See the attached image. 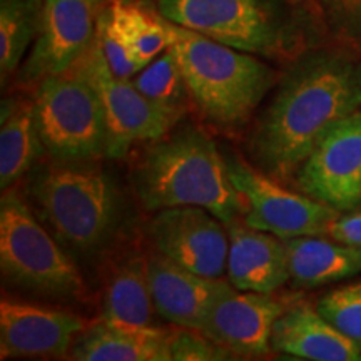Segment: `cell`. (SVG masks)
<instances>
[{
  "label": "cell",
  "mask_w": 361,
  "mask_h": 361,
  "mask_svg": "<svg viewBox=\"0 0 361 361\" xmlns=\"http://www.w3.org/2000/svg\"><path fill=\"white\" fill-rule=\"evenodd\" d=\"M44 0H0V78L8 75L24 61L30 44L42 27Z\"/></svg>",
  "instance_id": "22"
},
{
  "label": "cell",
  "mask_w": 361,
  "mask_h": 361,
  "mask_svg": "<svg viewBox=\"0 0 361 361\" xmlns=\"http://www.w3.org/2000/svg\"><path fill=\"white\" fill-rule=\"evenodd\" d=\"M238 358L233 351L197 329L179 328L171 335V361H219Z\"/></svg>",
  "instance_id": "26"
},
{
  "label": "cell",
  "mask_w": 361,
  "mask_h": 361,
  "mask_svg": "<svg viewBox=\"0 0 361 361\" xmlns=\"http://www.w3.org/2000/svg\"><path fill=\"white\" fill-rule=\"evenodd\" d=\"M154 311L147 258L139 252H129L107 278L101 319L129 326H152Z\"/></svg>",
  "instance_id": "21"
},
{
  "label": "cell",
  "mask_w": 361,
  "mask_h": 361,
  "mask_svg": "<svg viewBox=\"0 0 361 361\" xmlns=\"http://www.w3.org/2000/svg\"><path fill=\"white\" fill-rule=\"evenodd\" d=\"M223 221L197 206L157 211L149 224L154 250L206 278H221L228 266L229 236Z\"/></svg>",
  "instance_id": "12"
},
{
  "label": "cell",
  "mask_w": 361,
  "mask_h": 361,
  "mask_svg": "<svg viewBox=\"0 0 361 361\" xmlns=\"http://www.w3.org/2000/svg\"><path fill=\"white\" fill-rule=\"evenodd\" d=\"M96 37L99 40V44H101L107 66L111 67V71L114 72L117 78L130 79L134 78L139 71L144 69V67L137 62V59L134 57L133 51L128 47V44L121 39V35L117 34L114 27H112L109 17H107L106 13V7H104L101 16H99Z\"/></svg>",
  "instance_id": "27"
},
{
  "label": "cell",
  "mask_w": 361,
  "mask_h": 361,
  "mask_svg": "<svg viewBox=\"0 0 361 361\" xmlns=\"http://www.w3.org/2000/svg\"><path fill=\"white\" fill-rule=\"evenodd\" d=\"M29 194L54 236L75 255L102 250L119 228V191L96 161L40 166L30 176Z\"/></svg>",
  "instance_id": "4"
},
{
  "label": "cell",
  "mask_w": 361,
  "mask_h": 361,
  "mask_svg": "<svg viewBox=\"0 0 361 361\" xmlns=\"http://www.w3.org/2000/svg\"><path fill=\"white\" fill-rule=\"evenodd\" d=\"M106 13L121 39L128 44L142 67L169 47V37L159 17H152L128 0H112Z\"/></svg>",
  "instance_id": "23"
},
{
  "label": "cell",
  "mask_w": 361,
  "mask_h": 361,
  "mask_svg": "<svg viewBox=\"0 0 361 361\" xmlns=\"http://www.w3.org/2000/svg\"><path fill=\"white\" fill-rule=\"evenodd\" d=\"M271 351L311 361H360L361 346L306 303L290 305L271 331Z\"/></svg>",
  "instance_id": "17"
},
{
  "label": "cell",
  "mask_w": 361,
  "mask_h": 361,
  "mask_svg": "<svg viewBox=\"0 0 361 361\" xmlns=\"http://www.w3.org/2000/svg\"><path fill=\"white\" fill-rule=\"evenodd\" d=\"M85 323L67 311L13 300L0 303V355L6 358H61Z\"/></svg>",
  "instance_id": "14"
},
{
  "label": "cell",
  "mask_w": 361,
  "mask_h": 361,
  "mask_svg": "<svg viewBox=\"0 0 361 361\" xmlns=\"http://www.w3.org/2000/svg\"><path fill=\"white\" fill-rule=\"evenodd\" d=\"M228 279L236 290L274 293L290 281L284 239L236 221L228 224Z\"/></svg>",
  "instance_id": "16"
},
{
  "label": "cell",
  "mask_w": 361,
  "mask_h": 361,
  "mask_svg": "<svg viewBox=\"0 0 361 361\" xmlns=\"http://www.w3.org/2000/svg\"><path fill=\"white\" fill-rule=\"evenodd\" d=\"M290 279L296 286L314 288L361 273V246L319 236L284 239Z\"/></svg>",
  "instance_id": "19"
},
{
  "label": "cell",
  "mask_w": 361,
  "mask_h": 361,
  "mask_svg": "<svg viewBox=\"0 0 361 361\" xmlns=\"http://www.w3.org/2000/svg\"><path fill=\"white\" fill-rule=\"evenodd\" d=\"M147 274L156 313L178 328L200 331L207 310L231 283L192 273L162 252L147 256Z\"/></svg>",
  "instance_id": "15"
},
{
  "label": "cell",
  "mask_w": 361,
  "mask_h": 361,
  "mask_svg": "<svg viewBox=\"0 0 361 361\" xmlns=\"http://www.w3.org/2000/svg\"><path fill=\"white\" fill-rule=\"evenodd\" d=\"M318 313L361 346V281L329 290L316 303Z\"/></svg>",
  "instance_id": "25"
},
{
  "label": "cell",
  "mask_w": 361,
  "mask_h": 361,
  "mask_svg": "<svg viewBox=\"0 0 361 361\" xmlns=\"http://www.w3.org/2000/svg\"><path fill=\"white\" fill-rule=\"evenodd\" d=\"M133 183L149 211L197 206L231 224L246 207L214 141L191 124L157 139L135 166Z\"/></svg>",
  "instance_id": "2"
},
{
  "label": "cell",
  "mask_w": 361,
  "mask_h": 361,
  "mask_svg": "<svg viewBox=\"0 0 361 361\" xmlns=\"http://www.w3.org/2000/svg\"><path fill=\"white\" fill-rule=\"evenodd\" d=\"M178 57L189 99L202 117L223 130L247 124L276 84V74L252 54L238 51L159 16Z\"/></svg>",
  "instance_id": "3"
},
{
  "label": "cell",
  "mask_w": 361,
  "mask_h": 361,
  "mask_svg": "<svg viewBox=\"0 0 361 361\" xmlns=\"http://www.w3.org/2000/svg\"><path fill=\"white\" fill-rule=\"evenodd\" d=\"M288 306L273 293L241 291L231 284L207 310L200 331L236 356L268 355L271 331Z\"/></svg>",
  "instance_id": "13"
},
{
  "label": "cell",
  "mask_w": 361,
  "mask_h": 361,
  "mask_svg": "<svg viewBox=\"0 0 361 361\" xmlns=\"http://www.w3.org/2000/svg\"><path fill=\"white\" fill-rule=\"evenodd\" d=\"M35 119L45 152L56 161H97L106 156L107 128L94 85L72 67L39 80Z\"/></svg>",
  "instance_id": "7"
},
{
  "label": "cell",
  "mask_w": 361,
  "mask_h": 361,
  "mask_svg": "<svg viewBox=\"0 0 361 361\" xmlns=\"http://www.w3.org/2000/svg\"><path fill=\"white\" fill-rule=\"evenodd\" d=\"M106 0H44L42 27L32 51L20 67L22 82L72 69L96 39Z\"/></svg>",
  "instance_id": "11"
},
{
  "label": "cell",
  "mask_w": 361,
  "mask_h": 361,
  "mask_svg": "<svg viewBox=\"0 0 361 361\" xmlns=\"http://www.w3.org/2000/svg\"><path fill=\"white\" fill-rule=\"evenodd\" d=\"M329 25L361 49V0H323Z\"/></svg>",
  "instance_id": "28"
},
{
  "label": "cell",
  "mask_w": 361,
  "mask_h": 361,
  "mask_svg": "<svg viewBox=\"0 0 361 361\" xmlns=\"http://www.w3.org/2000/svg\"><path fill=\"white\" fill-rule=\"evenodd\" d=\"M133 84L151 101L184 111L189 92L179 61L173 49H166L135 74Z\"/></svg>",
  "instance_id": "24"
},
{
  "label": "cell",
  "mask_w": 361,
  "mask_h": 361,
  "mask_svg": "<svg viewBox=\"0 0 361 361\" xmlns=\"http://www.w3.org/2000/svg\"><path fill=\"white\" fill-rule=\"evenodd\" d=\"M96 89L107 128L106 157L119 159L139 141H157L179 123L183 109L154 102L133 84L117 78L107 66L101 44L94 39L74 66Z\"/></svg>",
  "instance_id": "8"
},
{
  "label": "cell",
  "mask_w": 361,
  "mask_h": 361,
  "mask_svg": "<svg viewBox=\"0 0 361 361\" xmlns=\"http://www.w3.org/2000/svg\"><path fill=\"white\" fill-rule=\"evenodd\" d=\"M298 186L338 211L361 204V111L324 135L296 174Z\"/></svg>",
  "instance_id": "10"
},
{
  "label": "cell",
  "mask_w": 361,
  "mask_h": 361,
  "mask_svg": "<svg viewBox=\"0 0 361 361\" xmlns=\"http://www.w3.org/2000/svg\"><path fill=\"white\" fill-rule=\"evenodd\" d=\"M59 243L20 196L11 191L4 194L0 201V269L6 281L40 296L82 298L84 279Z\"/></svg>",
  "instance_id": "6"
},
{
  "label": "cell",
  "mask_w": 361,
  "mask_h": 361,
  "mask_svg": "<svg viewBox=\"0 0 361 361\" xmlns=\"http://www.w3.org/2000/svg\"><path fill=\"white\" fill-rule=\"evenodd\" d=\"M45 151L40 139L34 101L6 99L0 116V188L6 191L35 168Z\"/></svg>",
  "instance_id": "20"
},
{
  "label": "cell",
  "mask_w": 361,
  "mask_h": 361,
  "mask_svg": "<svg viewBox=\"0 0 361 361\" xmlns=\"http://www.w3.org/2000/svg\"><path fill=\"white\" fill-rule=\"evenodd\" d=\"M361 111V62L341 49L303 52L278 82L250 135L261 173L284 180L298 174L340 121Z\"/></svg>",
  "instance_id": "1"
},
{
  "label": "cell",
  "mask_w": 361,
  "mask_h": 361,
  "mask_svg": "<svg viewBox=\"0 0 361 361\" xmlns=\"http://www.w3.org/2000/svg\"><path fill=\"white\" fill-rule=\"evenodd\" d=\"M328 236L346 245L361 246V213L338 216L335 223L329 226Z\"/></svg>",
  "instance_id": "29"
},
{
  "label": "cell",
  "mask_w": 361,
  "mask_h": 361,
  "mask_svg": "<svg viewBox=\"0 0 361 361\" xmlns=\"http://www.w3.org/2000/svg\"><path fill=\"white\" fill-rule=\"evenodd\" d=\"M234 188L247 207L245 223L281 239L328 234L340 211L283 188L274 178L236 159H226Z\"/></svg>",
  "instance_id": "9"
},
{
  "label": "cell",
  "mask_w": 361,
  "mask_h": 361,
  "mask_svg": "<svg viewBox=\"0 0 361 361\" xmlns=\"http://www.w3.org/2000/svg\"><path fill=\"white\" fill-rule=\"evenodd\" d=\"M157 12L206 37L268 59L291 57L308 37L296 0H159Z\"/></svg>",
  "instance_id": "5"
},
{
  "label": "cell",
  "mask_w": 361,
  "mask_h": 361,
  "mask_svg": "<svg viewBox=\"0 0 361 361\" xmlns=\"http://www.w3.org/2000/svg\"><path fill=\"white\" fill-rule=\"evenodd\" d=\"M128 2H129V0H128Z\"/></svg>",
  "instance_id": "30"
},
{
  "label": "cell",
  "mask_w": 361,
  "mask_h": 361,
  "mask_svg": "<svg viewBox=\"0 0 361 361\" xmlns=\"http://www.w3.org/2000/svg\"><path fill=\"white\" fill-rule=\"evenodd\" d=\"M173 331L99 319L84 328L71 348L79 361H171Z\"/></svg>",
  "instance_id": "18"
}]
</instances>
